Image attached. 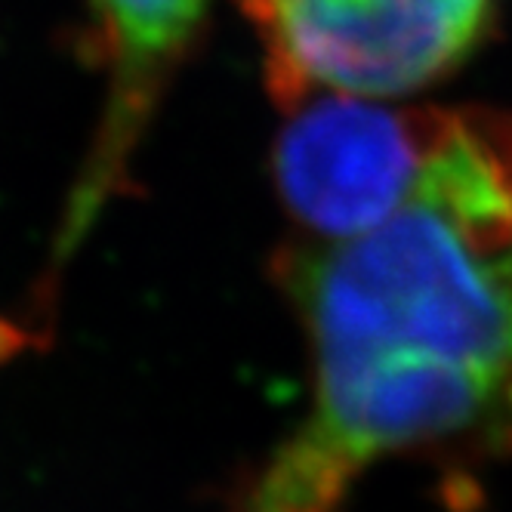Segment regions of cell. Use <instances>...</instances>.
I'll return each instance as SVG.
<instances>
[{"instance_id":"1","label":"cell","mask_w":512,"mask_h":512,"mask_svg":"<svg viewBox=\"0 0 512 512\" xmlns=\"http://www.w3.org/2000/svg\"><path fill=\"white\" fill-rule=\"evenodd\" d=\"M312 346V411L238 512H340L408 454L512 457V112L451 108L414 198L281 263Z\"/></svg>"},{"instance_id":"2","label":"cell","mask_w":512,"mask_h":512,"mask_svg":"<svg viewBox=\"0 0 512 512\" xmlns=\"http://www.w3.org/2000/svg\"><path fill=\"white\" fill-rule=\"evenodd\" d=\"M266 59L269 93L294 112L315 96L401 99L479 50L497 0H235Z\"/></svg>"},{"instance_id":"3","label":"cell","mask_w":512,"mask_h":512,"mask_svg":"<svg viewBox=\"0 0 512 512\" xmlns=\"http://www.w3.org/2000/svg\"><path fill=\"white\" fill-rule=\"evenodd\" d=\"M451 108L315 96L275 139V186L287 213L318 241L371 232L420 189Z\"/></svg>"},{"instance_id":"4","label":"cell","mask_w":512,"mask_h":512,"mask_svg":"<svg viewBox=\"0 0 512 512\" xmlns=\"http://www.w3.org/2000/svg\"><path fill=\"white\" fill-rule=\"evenodd\" d=\"M210 0H90L99 28V56L108 68V108L96 161L78 189L71 229H84L136 145L145 121L192 50Z\"/></svg>"}]
</instances>
